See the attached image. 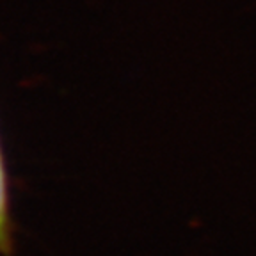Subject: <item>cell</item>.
<instances>
[{
    "label": "cell",
    "mask_w": 256,
    "mask_h": 256,
    "mask_svg": "<svg viewBox=\"0 0 256 256\" xmlns=\"http://www.w3.org/2000/svg\"><path fill=\"white\" fill-rule=\"evenodd\" d=\"M12 246L11 208H9V187L6 172L4 155L0 146V256H8Z\"/></svg>",
    "instance_id": "obj_1"
}]
</instances>
